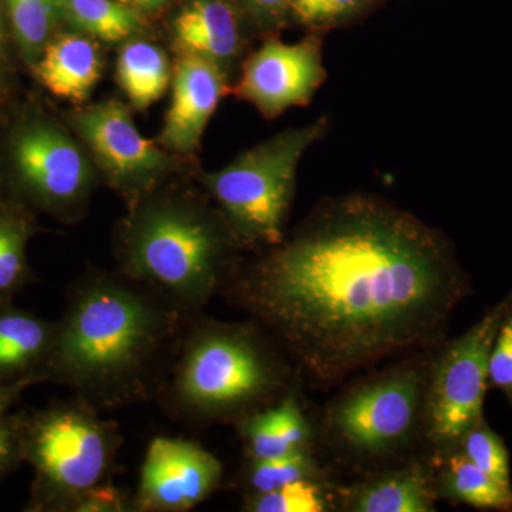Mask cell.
<instances>
[{"label": "cell", "mask_w": 512, "mask_h": 512, "mask_svg": "<svg viewBox=\"0 0 512 512\" xmlns=\"http://www.w3.org/2000/svg\"><path fill=\"white\" fill-rule=\"evenodd\" d=\"M323 36L308 33L296 43L266 40L242 63L235 96L251 103L269 120L278 119L292 107L308 106L328 76Z\"/></svg>", "instance_id": "cell-11"}, {"label": "cell", "mask_w": 512, "mask_h": 512, "mask_svg": "<svg viewBox=\"0 0 512 512\" xmlns=\"http://www.w3.org/2000/svg\"><path fill=\"white\" fill-rule=\"evenodd\" d=\"M454 450L460 451L468 461L498 483L512 487L508 448L503 437L495 433L484 419L466 431Z\"/></svg>", "instance_id": "cell-24"}, {"label": "cell", "mask_w": 512, "mask_h": 512, "mask_svg": "<svg viewBox=\"0 0 512 512\" xmlns=\"http://www.w3.org/2000/svg\"><path fill=\"white\" fill-rule=\"evenodd\" d=\"M245 457L269 460L311 451L312 429L295 389L235 424Z\"/></svg>", "instance_id": "cell-16"}, {"label": "cell", "mask_w": 512, "mask_h": 512, "mask_svg": "<svg viewBox=\"0 0 512 512\" xmlns=\"http://www.w3.org/2000/svg\"><path fill=\"white\" fill-rule=\"evenodd\" d=\"M0 56H2V23H0Z\"/></svg>", "instance_id": "cell-34"}, {"label": "cell", "mask_w": 512, "mask_h": 512, "mask_svg": "<svg viewBox=\"0 0 512 512\" xmlns=\"http://www.w3.org/2000/svg\"><path fill=\"white\" fill-rule=\"evenodd\" d=\"M301 480H320L318 463L311 451L269 460L247 458L239 484L245 495H251L268 493Z\"/></svg>", "instance_id": "cell-23"}, {"label": "cell", "mask_w": 512, "mask_h": 512, "mask_svg": "<svg viewBox=\"0 0 512 512\" xmlns=\"http://www.w3.org/2000/svg\"><path fill=\"white\" fill-rule=\"evenodd\" d=\"M60 19L77 32L101 42L130 40L144 29V20L136 9L119 0H56Z\"/></svg>", "instance_id": "cell-20"}, {"label": "cell", "mask_w": 512, "mask_h": 512, "mask_svg": "<svg viewBox=\"0 0 512 512\" xmlns=\"http://www.w3.org/2000/svg\"><path fill=\"white\" fill-rule=\"evenodd\" d=\"M72 124L97 170L128 204L180 170L178 158L147 140L120 101L104 100L77 110Z\"/></svg>", "instance_id": "cell-10"}, {"label": "cell", "mask_w": 512, "mask_h": 512, "mask_svg": "<svg viewBox=\"0 0 512 512\" xmlns=\"http://www.w3.org/2000/svg\"><path fill=\"white\" fill-rule=\"evenodd\" d=\"M296 376L284 350L254 320L194 313L156 403L191 429L235 426L295 389Z\"/></svg>", "instance_id": "cell-3"}, {"label": "cell", "mask_w": 512, "mask_h": 512, "mask_svg": "<svg viewBox=\"0 0 512 512\" xmlns=\"http://www.w3.org/2000/svg\"><path fill=\"white\" fill-rule=\"evenodd\" d=\"M16 434L15 430L8 424L0 421V471L3 470L10 460H12L13 453L16 450Z\"/></svg>", "instance_id": "cell-31"}, {"label": "cell", "mask_w": 512, "mask_h": 512, "mask_svg": "<svg viewBox=\"0 0 512 512\" xmlns=\"http://www.w3.org/2000/svg\"><path fill=\"white\" fill-rule=\"evenodd\" d=\"M439 497L481 511H512V487L498 483L458 450L436 454Z\"/></svg>", "instance_id": "cell-18"}, {"label": "cell", "mask_w": 512, "mask_h": 512, "mask_svg": "<svg viewBox=\"0 0 512 512\" xmlns=\"http://www.w3.org/2000/svg\"><path fill=\"white\" fill-rule=\"evenodd\" d=\"M55 328L22 312H0V376L46 363Z\"/></svg>", "instance_id": "cell-21"}, {"label": "cell", "mask_w": 512, "mask_h": 512, "mask_svg": "<svg viewBox=\"0 0 512 512\" xmlns=\"http://www.w3.org/2000/svg\"><path fill=\"white\" fill-rule=\"evenodd\" d=\"M192 315L119 269L92 266L70 288L45 370L103 413L156 402Z\"/></svg>", "instance_id": "cell-2"}, {"label": "cell", "mask_w": 512, "mask_h": 512, "mask_svg": "<svg viewBox=\"0 0 512 512\" xmlns=\"http://www.w3.org/2000/svg\"><path fill=\"white\" fill-rule=\"evenodd\" d=\"M431 360H406L349 386L326 410L330 444L353 460L402 450L424 426Z\"/></svg>", "instance_id": "cell-7"}, {"label": "cell", "mask_w": 512, "mask_h": 512, "mask_svg": "<svg viewBox=\"0 0 512 512\" xmlns=\"http://www.w3.org/2000/svg\"><path fill=\"white\" fill-rule=\"evenodd\" d=\"M377 0H292L289 18L309 33L325 35L365 15Z\"/></svg>", "instance_id": "cell-26"}, {"label": "cell", "mask_w": 512, "mask_h": 512, "mask_svg": "<svg viewBox=\"0 0 512 512\" xmlns=\"http://www.w3.org/2000/svg\"><path fill=\"white\" fill-rule=\"evenodd\" d=\"M329 117L266 138L198 180L210 195L241 249L262 251L284 241L306 151L325 136Z\"/></svg>", "instance_id": "cell-5"}, {"label": "cell", "mask_w": 512, "mask_h": 512, "mask_svg": "<svg viewBox=\"0 0 512 512\" xmlns=\"http://www.w3.org/2000/svg\"><path fill=\"white\" fill-rule=\"evenodd\" d=\"M16 392H18V387L2 386L0 384V419H2V414L8 409L10 402H12L13 394Z\"/></svg>", "instance_id": "cell-33"}, {"label": "cell", "mask_w": 512, "mask_h": 512, "mask_svg": "<svg viewBox=\"0 0 512 512\" xmlns=\"http://www.w3.org/2000/svg\"><path fill=\"white\" fill-rule=\"evenodd\" d=\"M488 384L500 390L512 406V289L488 359Z\"/></svg>", "instance_id": "cell-28"}, {"label": "cell", "mask_w": 512, "mask_h": 512, "mask_svg": "<svg viewBox=\"0 0 512 512\" xmlns=\"http://www.w3.org/2000/svg\"><path fill=\"white\" fill-rule=\"evenodd\" d=\"M222 474L221 461L201 444L154 437L133 494V512L190 511L218 490Z\"/></svg>", "instance_id": "cell-12"}, {"label": "cell", "mask_w": 512, "mask_h": 512, "mask_svg": "<svg viewBox=\"0 0 512 512\" xmlns=\"http://www.w3.org/2000/svg\"><path fill=\"white\" fill-rule=\"evenodd\" d=\"M119 2L128 6V8L136 9L138 12H141V10H157L163 8L168 0H119Z\"/></svg>", "instance_id": "cell-32"}, {"label": "cell", "mask_w": 512, "mask_h": 512, "mask_svg": "<svg viewBox=\"0 0 512 512\" xmlns=\"http://www.w3.org/2000/svg\"><path fill=\"white\" fill-rule=\"evenodd\" d=\"M10 156L19 183L37 202L66 220L82 218L97 168L63 127L42 117L26 120L13 134Z\"/></svg>", "instance_id": "cell-9"}, {"label": "cell", "mask_w": 512, "mask_h": 512, "mask_svg": "<svg viewBox=\"0 0 512 512\" xmlns=\"http://www.w3.org/2000/svg\"><path fill=\"white\" fill-rule=\"evenodd\" d=\"M507 306L505 295L431 360L423 430L436 454L453 451L466 431L484 419L488 359Z\"/></svg>", "instance_id": "cell-8"}, {"label": "cell", "mask_w": 512, "mask_h": 512, "mask_svg": "<svg viewBox=\"0 0 512 512\" xmlns=\"http://www.w3.org/2000/svg\"><path fill=\"white\" fill-rule=\"evenodd\" d=\"M74 512H133V495L113 483L101 484L83 495Z\"/></svg>", "instance_id": "cell-30"}, {"label": "cell", "mask_w": 512, "mask_h": 512, "mask_svg": "<svg viewBox=\"0 0 512 512\" xmlns=\"http://www.w3.org/2000/svg\"><path fill=\"white\" fill-rule=\"evenodd\" d=\"M228 76L204 57L181 53L173 72V99L158 143L180 156H192L220 106Z\"/></svg>", "instance_id": "cell-13"}, {"label": "cell", "mask_w": 512, "mask_h": 512, "mask_svg": "<svg viewBox=\"0 0 512 512\" xmlns=\"http://www.w3.org/2000/svg\"><path fill=\"white\" fill-rule=\"evenodd\" d=\"M244 13L235 0H192L174 20L181 53L204 57L229 77L247 49Z\"/></svg>", "instance_id": "cell-14"}, {"label": "cell", "mask_w": 512, "mask_h": 512, "mask_svg": "<svg viewBox=\"0 0 512 512\" xmlns=\"http://www.w3.org/2000/svg\"><path fill=\"white\" fill-rule=\"evenodd\" d=\"M329 510L328 495L320 480H301L268 493L244 495L242 511L323 512Z\"/></svg>", "instance_id": "cell-25"}, {"label": "cell", "mask_w": 512, "mask_h": 512, "mask_svg": "<svg viewBox=\"0 0 512 512\" xmlns=\"http://www.w3.org/2000/svg\"><path fill=\"white\" fill-rule=\"evenodd\" d=\"M13 35L26 63L35 66L60 19L56 0H6Z\"/></svg>", "instance_id": "cell-22"}, {"label": "cell", "mask_w": 512, "mask_h": 512, "mask_svg": "<svg viewBox=\"0 0 512 512\" xmlns=\"http://www.w3.org/2000/svg\"><path fill=\"white\" fill-rule=\"evenodd\" d=\"M252 28L274 30L289 16L292 0H235Z\"/></svg>", "instance_id": "cell-29"}, {"label": "cell", "mask_w": 512, "mask_h": 512, "mask_svg": "<svg viewBox=\"0 0 512 512\" xmlns=\"http://www.w3.org/2000/svg\"><path fill=\"white\" fill-rule=\"evenodd\" d=\"M338 498L339 507L350 512L436 511V464L412 461L342 488Z\"/></svg>", "instance_id": "cell-15"}, {"label": "cell", "mask_w": 512, "mask_h": 512, "mask_svg": "<svg viewBox=\"0 0 512 512\" xmlns=\"http://www.w3.org/2000/svg\"><path fill=\"white\" fill-rule=\"evenodd\" d=\"M239 251L217 207L163 185L128 204L114 235L116 269L190 313L204 312L221 295L241 261Z\"/></svg>", "instance_id": "cell-4"}, {"label": "cell", "mask_w": 512, "mask_h": 512, "mask_svg": "<svg viewBox=\"0 0 512 512\" xmlns=\"http://www.w3.org/2000/svg\"><path fill=\"white\" fill-rule=\"evenodd\" d=\"M117 80L130 103L144 110L164 96L173 82V72L160 46L134 39L121 47Z\"/></svg>", "instance_id": "cell-19"}, {"label": "cell", "mask_w": 512, "mask_h": 512, "mask_svg": "<svg viewBox=\"0 0 512 512\" xmlns=\"http://www.w3.org/2000/svg\"><path fill=\"white\" fill-rule=\"evenodd\" d=\"M82 399L57 404L29 424L25 450L53 510L74 512L84 494L113 483L123 437L116 421Z\"/></svg>", "instance_id": "cell-6"}, {"label": "cell", "mask_w": 512, "mask_h": 512, "mask_svg": "<svg viewBox=\"0 0 512 512\" xmlns=\"http://www.w3.org/2000/svg\"><path fill=\"white\" fill-rule=\"evenodd\" d=\"M255 254L221 296L318 386L439 342L471 292L440 231L363 192L320 201L281 244Z\"/></svg>", "instance_id": "cell-1"}, {"label": "cell", "mask_w": 512, "mask_h": 512, "mask_svg": "<svg viewBox=\"0 0 512 512\" xmlns=\"http://www.w3.org/2000/svg\"><path fill=\"white\" fill-rule=\"evenodd\" d=\"M28 234L22 218L0 214V295L13 291L25 276Z\"/></svg>", "instance_id": "cell-27"}, {"label": "cell", "mask_w": 512, "mask_h": 512, "mask_svg": "<svg viewBox=\"0 0 512 512\" xmlns=\"http://www.w3.org/2000/svg\"><path fill=\"white\" fill-rule=\"evenodd\" d=\"M33 67L50 93L82 103L89 99L100 80L103 59L92 37L66 33L50 40Z\"/></svg>", "instance_id": "cell-17"}]
</instances>
